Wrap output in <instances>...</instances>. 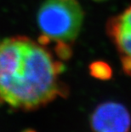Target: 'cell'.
<instances>
[{"instance_id": "obj_2", "label": "cell", "mask_w": 131, "mask_h": 132, "mask_svg": "<svg viewBox=\"0 0 131 132\" xmlns=\"http://www.w3.org/2000/svg\"><path fill=\"white\" fill-rule=\"evenodd\" d=\"M83 11L77 0H45L37 14L42 35L50 41L71 44L78 36Z\"/></svg>"}, {"instance_id": "obj_8", "label": "cell", "mask_w": 131, "mask_h": 132, "mask_svg": "<svg viewBox=\"0 0 131 132\" xmlns=\"http://www.w3.org/2000/svg\"><path fill=\"white\" fill-rule=\"evenodd\" d=\"M93 1H94V2H98V3H101V2H105V1H107V0H93Z\"/></svg>"}, {"instance_id": "obj_3", "label": "cell", "mask_w": 131, "mask_h": 132, "mask_svg": "<svg viewBox=\"0 0 131 132\" xmlns=\"http://www.w3.org/2000/svg\"><path fill=\"white\" fill-rule=\"evenodd\" d=\"M90 126L94 132H129L131 117L124 105L107 102L94 109L90 117Z\"/></svg>"}, {"instance_id": "obj_1", "label": "cell", "mask_w": 131, "mask_h": 132, "mask_svg": "<svg viewBox=\"0 0 131 132\" xmlns=\"http://www.w3.org/2000/svg\"><path fill=\"white\" fill-rule=\"evenodd\" d=\"M62 62L55 61L40 43L24 36L0 41V105L32 111L68 94L59 75Z\"/></svg>"}, {"instance_id": "obj_7", "label": "cell", "mask_w": 131, "mask_h": 132, "mask_svg": "<svg viewBox=\"0 0 131 132\" xmlns=\"http://www.w3.org/2000/svg\"><path fill=\"white\" fill-rule=\"evenodd\" d=\"M22 132H36L34 130H32V129H27V130H23Z\"/></svg>"}, {"instance_id": "obj_5", "label": "cell", "mask_w": 131, "mask_h": 132, "mask_svg": "<svg viewBox=\"0 0 131 132\" xmlns=\"http://www.w3.org/2000/svg\"><path fill=\"white\" fill-rule=\"evenodd\" d=\"M90 73L93 78L100 80H108L112 76V70L107 62L96 61L92 62L90 67Z\"/></svg>"}, {"instance_id": "obj_6", "label": "cell", "mask_w": 131, "mask_h": 132, "mask_svg": "<svg viewBox=\"0 0 131 132\" xmlns=\"http://www.w3.org/2000/svg\"><path fill=\"white\" fill-rule=\"evenodd\" d=\"M55 51L60 60H69L72 55V50L70 44L64 42H56Z\"/></svg>"}, {"instance_id": "obj_4", "label": "cell", "mask_w": 131, "mask_h": 132, "mask_svg": "<svg viewBox=\"0 0 131 132\" xmlns=\"http://www.w3.org/2000/svg\"><path fill=\"white\" fill-rule=\"evenodd\" d=\"M107 33L120 54L123 70L131 77V5L109 20Z\"/></svg>"}]
</instances>
